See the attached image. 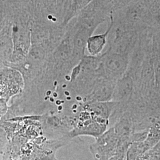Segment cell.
I'll return each instance as SVG.
<instances>
[{"instance_id":"obj_1","label":"cell","mask_w":160,"mask_h":160,"mask_svg":"<svg viewBox=\"0 0 160 160\" xmlns=\"http://www.w3.org/2000/svg\"><path fill=\"white\" fill-rule=\"evenodd\" d=\"M131 143L119 137L112 127L96 138L90 150L97 160H108L114 157L126 158Z\"/></svg>"},{"instance_id":"obj_2","label":"cell","mask_w":160,"mask_h":160,"mask_svg":"<svg viewBox=\"0 0 160 160\" xmlns=\"http://www.w3.org/2000/svg\"><path fill=\"white\" fill-rule=\"evenodd\" d=\"M128 67V59L126 55L109 52L102 58L98 72L101 77L117 81L125 74Z\"/></svg>"},{"instance_id":"obj_3","label":"cell","mask_w":160,"mask_h":160,"mask_svg":"<svg viewBox=\"0 0 160 160\" xmlns=\"http://www.w3.org/2000/svg\"><path fill=\"white\" fill-rule=\"evenodd\" d=\"M116 82L103 77L100 78L92 92L84 99L83 102H108L112 101Z\"/></svg>"},{"instance_id":"obj_4","label":"cell","mask_w":160,"mask_h":160,"mask_svg":"<svg viewBox=\"0 0 160 160\" xmlns=\"http://www.w3.org/2000/svg\"><path fill=\"white\" fill-rule=\"evenodd\" d=\"M134 83L131 78L125 74L116 82L112 101L126 103L129 100L134 92Z\"/></svg>"},{"instance_id":"obj_5","label":"cell","mask_w":160,"mask_h":160,"mask_svg":"<svg viewBox=\"0 0 160 160\" xmlns=\"http://www.w3.org/2000/svg\"><path fill=\"white\" fill-rule=\"evenodd\" d=\"M113 26V18L110 16V23L106 31L102 34L90 36L87 41L86 48L92 57H96L103 51L107 43V38Z\"/></svg>"},{"instance_id":"obj_6","label":"cell","mask_w":160,"mask_h":160,"mask_svg":"<svg viewBox=\"0 0 160 160\" xmlns=\"http://www.w3.org/2000/svg\"><path fill=\"white\" fill-rule=\"evenodd\" d=\"M133 160H160V140L154 146L138 155Z\"/></svg>"},{"instance_id":"obj_7","label":"cell","mask_w":160,"mask_h":160,"mask_svg":"<svg viewBox=\"0 0 160 160\" xmlns=\"http://www.w3.org/2000/svg\"><path fill=\"white\" fill-rule=\"evenodd\" d=\"M92 0H75V10H81L87 6Z\"/></svg>"}]
</instances>
